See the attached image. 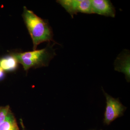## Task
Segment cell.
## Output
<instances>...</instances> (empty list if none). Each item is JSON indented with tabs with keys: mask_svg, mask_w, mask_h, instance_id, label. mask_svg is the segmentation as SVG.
Masks as SVG:
<instances>
[{
	"mask_svg": "<svg viewBox=\"0 0 130 130\" xmlns=\"http://www.w3.org/2000/svg\"><path fill=\"white\" fill-rule=\"evenodd\" d=\"M24 22L30 35L33 50L42 43L53 41V33L48 22L38 17L32 11L24 6L22 14Z\"/></svg>",
	"mask_w": 130,
	"mask_h": 130,
	"instance_id": "1",
	"label": "cell"
},
{
	"mask_svg": "<svg viewBox=\"0 0 130 130\" xmlns=\"http://www.w3.org/2000/svg\"><path fill=\"white\" fill-rule=\"evenodd\" d=\"M53 44L49 43L44 48L25 52H14L12 55L19 63L23 66L24 70L28 71L31 68L45 66L56 55Z\"/></svg>",
	"mask_w": 130,
	"mask_h": 130,
	"instance_id": "2",
	"label": "cell"
},
{
	"mask_svg": "<svg viewBox=\"0 0 130 130\" xmlns=\"http://www.w3.org/2000/svg\"><path fill=\"white\" fill-rule=\"evenodd\" d=\"M102 90L106 100L103 123L109 125L116 119L123 116L126 107L122 105L119 98H113Z\"/></svg>",
	"mask_w": 130,
	"mask_h": 130,
	"instance_id": "3",
	"label": "cell"
},
{
	"mask_svg": "<svg viewBox=\"0 0 130 130\" xmlns=\"http://www.w3.org/2000/svg\"><path fill=\"white\" fill-rule=\"evenodd\" d=\"M56 2L61 5L72 18L78 12L93 13L91 0H59Z\"/></svg>",
	"mask_w": 130,
	"mask_h": 130,
	"instance_id": "4",
	"label": "cell"
},
{
	"mask_svg": "<svg viewBox=\"0 0 130 130\" xmlns=\"http://www.w3.org/2000/svg\"><path fill=\"white\" fill-rule=\"evenodd\" d=\"M115 70L125 75L126 81L130 80V51L125 49L117 56L114 61Z\"/></svg>",
	"mask_w": 130,
	"mask_h": 130,
	"instance_id": "5",
	"label": "cell"
},
{
	"mask_svg": "<svg viewBox=\"0 0 130 130\" xmlns=\"http://www.w3.org/2000/svg\"><path fill=\"white\" fill-rule=\"evenodd\" d=\"M93 13L114 18L116 11L110 1L108 0H91Z\"/></svg>",
	"mask_w": 130,
	"mask_h": 130,
	"instance_id": "6",
	"label": "cell"
},
{
	"mask_svg": "<svg viewBox=\"0 0 130 130\" xmlns=\"http://www.w3.org/2000/svg\"><path fill=\"white\" fill-rule=\"evenodd\" d=\"M18 63L16 58L11 54L0 59V67L6 71H15L18 68Z\"/></svg>",
	"mask_w": 130,
	"mask_h": 130,
	"instance_id": "7",
	"label": "cell"
},
{
	"mask_svg": "<svg viewBox=\"0 0 130 130\" xmlns=\"http://www.w3.org/2000/svg\"><path fill=\"white\" fill-rule=\"evenodd\" d=\"M0 130H20L16 119L11 111L0 125Z\"/></svg>",
	"mask_w": 130,
	"mask_h": 130,
	"instance_id": "8",
	"label": "cell"
},
{
	"mask_svg": "<svg viewBox=\"0 0 130 130\" xmlns=\"http://www.w3.org/2000/svg\"><path fill=\"white\" fill-rule=\"evenodd\" d=\"M10 112L9 106L0 107V125L4 122Z\"/></svg>",
	"mask_w": 130,
	"mask_h": 130,
	"instance_id": "9",
	"label": "cell"
},
{
	"mask_svg": "<svg viewBox=\"0 0 130 130\" xmlns=\"http://www.w3.org/2000/svg\"><path fill=\"white\" fill-rule=\"evenodd\" d=\"M5 74L4 71L0 67V80H2L5 77Z\"/></svg>",
	"mask_w": 130,
	"mask_h": 130,
	"instance_id": "10",
	"label": "cell"
},
{
	"mask_svg": "<svg viewBox=\"0 0 130 130\" xmlns=\"http://www.w3.org/2000/svg\"><path fill=\"white\" fill-rule=\"evenodd\" d=\"M23 126V130H25V129H24V127L23 126H23Z\"/></svg>",
	"mask_w": 130,
	"mask_h": 130,
	"instance_id": "11",
	"label": "cell"
}]
</instances>
